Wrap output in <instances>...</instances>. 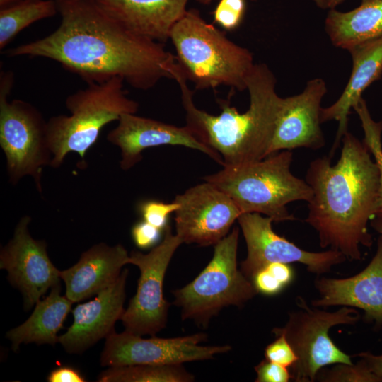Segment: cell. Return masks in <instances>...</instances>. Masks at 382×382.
<instances>
[{
    "label": "cell",
    "instance_id": "35",
    "mask_svg": "<svg viewBox=\"0 0 382 382\" xmlns=\"http://www.w3.org/2000/svg\"><path fill=\"white\" fill-rule=\"evenodd\" d=\"M366 367L382 382V354L376 355L369 352L357 354Z\"/></svg>",
    "mask_w": 382,
    "mask_h": 382
},
{
    "label": "cell",
    "instance_id": "10",
    "mask_svg": "<svg viewBox=\"0 0 382 382\" xmlns=\"http://www.w3.org/2000/svg\"><path fill=\"white\" fill-rule=\"evenodd\" d=\"M182 243L168 225L163 241L149 253L132 251L129 262L139 268L140 277L136 294L120 318L125 331L155 336L166 327L170 305L163 297V280L171 258Z\"/></svg>",
    "mask_w": 382,
    "mask_h": 382
},
{
    "label": "cell",
    "instance_id": "7",
    "mask_svg": "<svg viewBox=\"0 0 382 382\" xmlns=\"http://www.w3.org/2000/svg\"><path fill=\"white\" fill-rule=\"evenodd\" d=\"M238 228H234L214 245L213 257L200 274L173 291V304L181 309L183 320L207 326L223 308L242 306L258 294L252 281L238 269Z\"/></svg>",
    "mask_w": 382,
    "mask_h": 382
},
{
    "label": "cell",
    "instance_id": "26",
    "mask_svg": "<svg viewBox=\"0 0 382 382\" xmlns=\"http://www.w3.org/2000/svg\"><path fill=\"white\" fill-rule=\"evenodd\" d=\"M353 110L358 115L361 123L364 133L363 141L374 156L379 169V195L376 216H382V121L376 122L372 119L363 98L353 107Z\"/></svg>",
    "mask_w": 382,
    "mask_h": 382
},
{
    "label": "cell",
    "instance_id": "31",
    "mask_svg": "<svg viewBox=\"0 0 382 382\" xmlns=\"http://www.w3.org/2000/svg\"><path fill=\"white\" fill-rule=\"evenodd\" d=\"M275 336L276 339L265 349V359L290 369L297 361L296 353L284 335Z\"/></svg>",
    "mask_w": 382,
    "mask_h": 382
},
{
    "label": "cell",
    "instance_id": "36",
    "mask_svg": "<svg viewBox=\"0 0 382 382\" xmlns=\"http://www.w3.org/2000/svg\"><path fill=\"white\" fill-rule=\"evenodd\" d=\"M317 7L323 10L335 8L345 0H312Z\"/></svg>",
    "mask_w": 382,
    "mask_h": 382
},
{
    "label": "cell",
    "instance_id": "22",
    "mask_svg": "<svg viewBox=\"0 0 382 382\" xmlns=\"http://www.w3.org/2000/svg\"><path fill=\"white\" fill-rule=\"evenodd\" d=\"M50 289L47 296L36 303L32 314L23 323L7 332L6 337L14 352L22 343L54 345L59 342L58 332L62 328L73 302L66 295H61L60 284Z\"/></svg>",
    "mask_w": 382,
    "mask_h": 382
},
{
    "label": "cell",
    "instance_id": "20",
    "mask_svg": "<svg viewBox=\"0 0 382 382\" xmlns=\"http://www.w3.org/2000/svg\"><path fill=\"white\" fill-rule=\"evenodd\" d=\"M127 30L165 43L184 15L188 0H93Z\"/></svg>",
    "mask_w": 382,
    "mask_h": 382
},
{
    "label": "cell",
    "instance_id": "18",
    "mask_svg": "<svg viewBox=\"0 0 382 382\" xmlns=\"http://www.w3.org/2000/svg\"><path fill=\"white\" fill-rule=\"evenodd\" d=\"M128 270L91 301L73 310L74 322L59 336V342L69 353H81L114 332V325L124 313L125 285Z\"/></svg>",
    "mask_w": 382,
    "mask_h": 382
},
{
    "label": "cell",
    "instance_id": "25",
    "mask_svg": "<svg viewBox=\"0 0 382 382\" xmlns=\"http://www.w3.org/2000/svg\"><path fill=\"white\" fill-rule=\"evenodd\" d=\"M195 377L180 364H137L110 367L99 382H191Z\"/></svg>",
    "mask_w": 382,
    "mask_h": 382
},
{
    "label": "cell",
    "instance_id": "38",
    "mask_svg": "<svg viewBox=\"0 0 382 382\" xmlns=\"http://www.w3.org/2000/svg\"><path fill=\"white\" fill-rule=\"evenodd\" d=\"M21 0H0V8L13 4Z\"/></svg>",
    "mask_w": 382,
    "mask_h": 382
},
{
    "label": "cell",
    "instance_id": "33",
    "mask_svg": "<svg viewBox=\"0 0 382 382\" xmlns=\"http://www.w3.org/2000/svg\"><path fill=\"white\" fill-rule=\"evenodd\" d=\"M161 231L144 220L134 225L132 229V236L138 248L146 249L158 243L161 236Z\"/></svg>",
    "mask_w": 382,
    "mask_h": 382
},
{
    "label": "cell",
    "instance_id": "14",
    "mask_svg": "<svg viewBox=\"0 0 382 382\" xmlns=\"http://www.w3.org/2000/svg\"><path fill=\"white\" fill-rule=\"evenodd\" d=\"M30 221L28 216L20 219L12 238L0 252V268L7 271L9 282L22 293L25 310L61 279L59 270L47 255L46 243L30 234Z\"/></svg>",
    "mask_w": 382,
    "mask_h": 382
},
{
    "label": "cell",
    "instance_id": "13",
    "mask_svg": "<svg viewBox=\"0 0 382 382\" xmlns=\"http://www.w3.org/2000/svg\"><path fill=\"white\" fill-rule=\"evenodd\" d=\"M174 200L179 204L175 212V233L185 243L216 244L242 214L230 197L207 181L189 188Z\"/></svg>",
    "mask_w": 382,
    "mask_h": 382
},
{
    "label": "cell",
    "instance_id": "23",
    "mask_svg": "<svg viewBox=\"0 0 382 382\" xmlns=\"http://www.w3.org/2000/svg\"><path fill=\"white\" fill-rule=\"evenodd\" d=\"M325 30L334 46L347 50L382 35V0H361L358 7L347 12L328 10Z\"/></svg>",
    "mask_w": 382,
    "mask_h": 382
},
{
    "label": "cell",
    "instance_id": "24",
    "mask_svg": "<svg viewBox=\"0 0 382 382\" xmlns=\"http://www.w3.org/2000/svg\"><path fill=\"white\" fill-rule=\"evenodd\" d=\"M58 13L56 0H21L0 8V50L24 28Z\"/></svg>",
    "mask_w": 382,
    "mask_h": 382
},
{
    "label": "cell",
    "instance_id": "37",
    "mask_svg": "<svg viewBox=\"0 0 382 382\" xmlns=\"http://www.w3.org/2000/svg\"><path fill=\"white\" fill-rule=\"evenodd\" d=\"M370 226L382 236V216H376L370 221Z\"/></svg>",
    "mask_w": 382,
    "mask_h": 382
},
{
    "label": "cell",
    "instance_id": "9",
    "mask_svg": "<svg viewBox=\"0 0 382 382\" xmlns=\"http://www.w3.org/2000/svg\"><path fill=\"white\" fill-rule=\"evenodd\" d=\"M296 303L299 309L289 313L283 327L272 331L275 335H284L296 353L297 361L289 369L291 379L313 382L324 367L353 364L352 357L333 342L329 331L335 325L356 324L360 319L359 313L348 306L333 312L311 308L301 296L296 298Z\"/></svg>",
    "mask_w": 382,
    "mask_h": 382
},
{
    "label": "cell",
    "instance_id": "34",
    "mask_svg": "<svg viewBox=\"0 0 382 382\" xmlns=\"http://www.w3.org/2000/svg\"><path fill=\"white\" fill-rule=\"evenodd\" d=\"M49 382H84L85 378L81 373L69 366H60L52 370L47 376Z\"/></svg>",
    "mask_w": 382,
    "mask_h": 382
},
{
    "label": "cell",
    "instance_id": "8",
    "mask_svg": "<svg viewBox=\"0 0 382 382\" xmlns=\"http://www.w3.org/2000/svg\"><path fill=\"white\" fill-rule=\"evenodd\" d=\"M13 78L11 71H1L0 146L10 182L15 185L29 175L41 192L42 168L50 166L52 158L47 122L33 105L19 99L8 100Z\"/></svg>",
    "mask_w": 382,
    "mask_h": 382
},
{
    "label": "cell",
    "instance_id": "21",
    "mask_svg": "<svg viewBox=\"0 0 382 382\" xmlns=\"http://www.w3.org/2000/svg\"><path fill=\"white\" fill-rule=\"evenodd\" d=\"M347 50L352 59V70L348 83L339 98L329 107L322 108L320 111L321 123L331 120L338 122L330 158L348 131V115L351 109L362 98L363 92L382 76V35L357 44Z\"/></svg>",
    "mask_w": 382,
    "mask_h": 382
},
{
    "label": "cell",
    "instance_id": "5",
    "mask_svg": "<svg viewBox=\"0 0 382 382\" xmlns=\"http://www.w3.org/2000/svg\"><path fill=\"white\" fill-rule=\"evenodd\" d=\"M292 156L291 151L282 150L255 162L223 166L204 180L230 197L242 214L259 213L274 221H294L296 219L286 205L299 200L308 202L313 190L291 172Z\"/></svg>",
    "mask_w": 382,
    "mask_h": 382
},
{
    "label": "cell",
    "instance_id": "12",
    "mask_svg": "<svg viewBox=\"0 0 382 382\" xmlns=\"http://www.w3.org/2000/svg\"><path fill=\"white\" fill-rule=\"evenodd\" d=\"M238 221L247 246V256L241 262L240 270L250 280L272 262L301 263L309 272L320 275L347 260L342 253L332 249L316 253L303 250L276 233L272 226L273 219L259 213L242 214Z\"/></svg>",
    "mask_w": 382,
    "mask_h": 382
},
{
    "label": "cell",
    "instance_id": "39",
    "mask_svg": "<svg viewBox=\"0 0 382 382\" xmlns=\"http://www.w3.org/2000/svg\"><path fill=\"white\" fill-rule=\"evenodd\" d=\"M199 3L202 4H209L212 1L214 0H197ZM251 1H256V0H251Z\"/></svg>",
    "mask_w": 382,
    "mask_h": 382
},
{
    "label": "cell",
    "instance_id": "30",
    "mask_svg": "<svg viewBox=\"0 0 382 382\" xmlns=\"http://www.w3.org/2000/svg\"><path fill=\"white\" fill-rule=\"evenodd\" d=\"M178 208L179 204L175 200L170 203L146 200L138 206L143 219L161 230L166 228L169 216L175 212Z\"/></svg>",
    "mask_w": 382,
    "mask_h": 382
},
{
    "label": "cell",
    "instance_id": "27",
    "mask_svg": "<svg viewBox=\"0 0 382 382\" xmlns=\"http://www.w3.org/2000/svg\"><path fill=\"white\" fill-rule=\"evenodd\" d=\"M294 279V270L287 263L272 262L257 271L251 281L257 293L275 295Z\"/></svg>",
    "mask_w": 382,
    "mask_h": 382
},
{
    "label": "cell",
    "instance_id": "17",
    "mask_svg": "<svg viewBox=\"0 0 382 382\" xmlns=\"http://www.w3.org/2000/svg\"><path fill=\"white\" fill-rule=\"evenodd\" d=\"M319 298L312 301L313 307L335 306L357 308L364 318L382 328V236L377 240L376 251L368 265L358 274L347 278H318L315 281Z\"/></svg>",
    "mask_w": 382,
    "mask_h": 382
},
{
    "label": "cell",
    "instance_id": "19",
    "mask_svg": "<svg viewBox=\"0 0 382 382\" xmlns=\"http://www.w3.org/2000/svg\"><path fill=\"white\" fill-rule=\"evenodd\" d=\"M129 260V255L121 244L93 245L81 254L75 265L59 271L66 286V296L76 303L98 294L117 280Z\"/></svg>",
    "mask_w": 382,
    "mask_h": 382
},
{
    "label": "cell",
    "instance_id": "29",
    "mask_svg": "<svg viewBox=\"0 0 382 382\" xmlns=\"http://www.w3.org/2000/svg\"><path fill=\"white\" fill-rule=\"evenodd\" d=\"M245 0H219L213 11L214 22L226 30L238 28L245 12Z\"/></svg>",
    "mask_w": 382,
    "mask_h": 382
},
{
    "label": "cell",
    "instance_id": "32",
    "mask_svg": "<svg viewBox=\"0 0 382 382\" xmlns=\"http://www.w3.org/2000/svg\"><path fill=\"white\" fill-rule=\"evenodd\" d=\"M256 382H288L291 379L289 369L265 359L255 366Z\"/></svg>",
    "mask_w": 382,
    "mask_h": 382
},
{
    "label": "cell",
    "instance_id": "16",
    "mask_svg": "<svg viewBox=\"0 0 382 382\" xmlns=\"http://www.w3.org/2000/svg\"><path fill=\"white\" fill-rule=\"evenodd\" d=\"M326 92L325 81L315 78L307 82L301 93L283 98L269 156L282 150L324 146L320 104Z\"/></svg>",
    "mask_w": 382,
    "mask_h": 382
},
{
    "label": "cell",
    "instance_id": "11",
    "mask_svg": "<svg viewBox=\"0 0 382 382\" xmlns=\"http://www.w3.org/2000/svg\"><path fill=\"white\" fill-rule=\"evenodd\" d=\"M207 335L197 333L173 338L141 336L115 331L106 338L100 355L103 366L115 367L137 364H180L212 359L215 354L228 352L229 345L202 346Z\"/></svg>",
    "mask_w": 382,
    "mask_h": 382
},
{
    "label": "cell",
    "instance_id": "2",
    "mask_svg": "<svg viewBox=\"0 0 382 382\" xmlns=\"http://www.w3.org/2000/svg\"><path fill=\"white\" fill-rule=\"evenodd\" d=\"M341 154L332 166L330 156L312 161L306 181L313 190L305 221L318 233L320 246L360 260V246L371 248L368 224L376 216L380 173L363 141L347 131Z\"/></svg>",
    "mask_w": 382,
    "mask_h": 382
},
{
    "label": "cell",
    "instance_id": "15",
    "mask_svg": "<svg viewBox=\"0 0 382 382\" xmlns=\"http://www.w3.org/2000/svg\"><path fill=\"white\" fill-rule=\"evenodd\" d=\"M117 121V125L108 132L107 139L120 149L122 170H129L139 163L144 149L165 145L199 150L224 166L221 156L201 142L187 125L178 127L134 113L123 114Z\"/></svg>",
    "mask_w": 382,
    "mask_h": 382
},
{
    "label": "cell",
    "instance_id": "3",
    "mask_svg": "<svg viewBox=\"0 0 382 382\" xmlns=\"http://www.w3.org/2000/svg\"><path fill=\"white\" fill-rule=\"evenodd\" d=\"M171 73L180 89L186 125L201 142L221 156L223 166L250 163L269 156L283 98L277 95L276 78L265 64H255L247 79L248 109L240 112L220 100L221 112L218 115L195 106L193 93L177 63Z\"/></svg>",
    "mask_w": 382,
    "mask_h": 382
},
{
    "label": "cell",
    "instance_id": "6",
    "mask_svg": "<svg viewBox=\"0 0 382 382\" xmlns=\"http://www.w3.org/2000/svg\"><path fill=\"white\" fill-rule=\"evenodd\" d=\"M123 83L120 77L90 83L66 98L65 105L70 115L53 116L47 122L51 167H59L70 152L83 159L105 125L123 114L137 112L139 103L127 97Z\"/></svg>",
    "mask_w": 382,
    "mask_h": 382
},
{
    "label": "cell",
    "instance_id": "28",
    "mask_svg": "<svg viewBox=\"0 0 382 382\" xmlns=\"http://www.w3.org/2000/svg\"><path fill=\"white\" fill-rule=\"evenodd\" d=\"M316 380L322 382H381L361 360L357 364H336L329 369L324 367L318 372Z\"/></svg>",
    "mask_w": 382,
    "mask_h": 382
},
{
    "label": "cell",
    "instance_id": "1",
    "mask_svg": "<svg viewBox=\"0 0 382 382\" xmlns=\"http://www.w3.org/2000/svg\"><path fill=\"white\" fill-rule=\"evenodd\" d=\"M56 1L62 20L54 32L4 53L54 60L88 83L120 77L134 88L148 90L173 79L175 57L163 43L127 30L93 0Z\"/></svg>",
    "mask_w": 382,
    "mask_h": 382
},
{
    "label": "cell",
    "instance_id": "4",
    "mask_svg": "<svg viewBox=\"0 0 382 382\" xmlns=\"http://www.w3.org/2000/svg\"><path fill=\"white\" fill-rule=\"evenodd\" d=\"M169 39L177 64L196 90L226 86L246 90L253 68V54L230 40L195 9H187L173 27Z\"/></svg>",
    "mask_w": 382,
    "mask_h": 382
}]
</instances>
